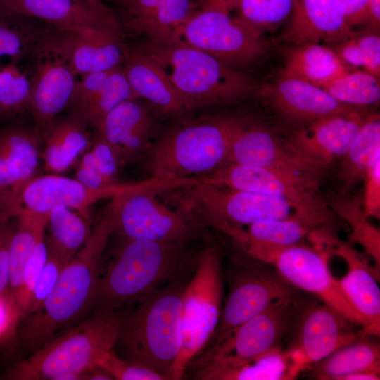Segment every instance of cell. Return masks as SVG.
Listing matches in <instances>:
<instances>
[{
	"label": "cell",
	"instance_id": "1",
	"mask_svg": "<svg viewBox=\"0 0 380 380\" xmlns=\"http://www.w3.org/2000/svg\"><path fill=\"white\" fill-rule=\"evenodd\" d=\"M115 201L77 253L64 266L51 293L40 308L21 322L17 329L18 343L34 352L57 333L88 316L98 280L101 258L114 232Z\"/></svg>",
	"mask_w": 380,
	"mask_h": 380
},
{
	"label": "cell",
	"instance_id": "2",
	"mask_svg": "<svg viewBox=\"0 0 380 380\" xmlns=\"http://www.w3.org/2000/svg\"><path fill=\"white\" fill-rule=\"evenodd\" d=\"M194 262L186 243L126 239L105 269H100L88 315L99 310L128 308L191 272Z\"/></svg>",
	"mask_w": 380,
	"mask_h": 380
},
{
	"label": "cell",
	"instance_id": "3",
	"mask_svg": "<svg viewBox=\"0 0 380 380\" xmlns=\"http://www.w3.org/2000/svg\"><path fill=\"white\" fill-rule=\"evenodd\" d=\"M189 272L163 284L122 317L113 350L172 380L182 343L181 309Z\"/></svg>",
	"mask_w": 380,
	"mask_h": 380
},
{
	"label": "cell",
	"instance_id": "4",
	"mask_svg": "<svg viewBox=\"0 0 380 380\" xmlns=\"http://www.w3.org/2000/svg\"><path fill=\"white\" fill-rule=\"evenodd\" d=\"M242 121L236 116H215L170 129L154 141L147 152L151 177L197 179L227 165Z\"/></svg>",
	"mask_w": 380,
	"mask_h": 380
},
{
	"label": "cell",
	"instance_id": "5",
	"mask_svg": "<svg viewBox=\"0 0 380 380\" xmlns=\"http://www.w3.org/2000/svg\"><path fill=\"white\" fill-rule=\"evenodd\" d=\"M139 49L164 70L190 111L236 102L256 93L258 87L252 77L182 42H146Z\"/></svg>",
	"mask_w": 380,
	"mask_h": 380
},
{
	"label": "cell",
	"instance_id": "6",
	"mask_svg": "<svg viewBox=\"0 0 380 380\" xmlns=\"http://www.w3.org/2000/svg\"><path fill=\"white\" fill-rule=\"evenodd\" d=\"M122 310H96L15 363L6 373L9 380H56L68 373L84 374L97 366L99 357L113 350Z\"/></svg>",
	"mask_w": 380,
	"mask_h": 380
},
{
	"label": "cell",
	"instance_id": "7",
	"mask_svg": "<svg viewBox=\"0 0 380 380\" xmlns=\"http://www.w3.org/2000/svg\"><path fill=\"white\" fill-rule=\"evenodd\" d=\"M224 281L220 248L208 241L195 255L194 270L183 292L182 343L172 380L184 379L189 363L210 341L224 302Z\"/></svg>",
	"mask_w": 380,
	"mask_h": 380
},
{
	"label": "cell",
	"instance_id": "8",
	"mask_svg": "<svg viewBox=\"0 0 380 380\" xmlns=\"http://www.w3.org/2000/svg\"><path fill=\"white\" fill-rule=\"evenodd\" d=\"M188 184L187 179L151 177L144 186L115 196L114 232L125 239L182 243L196 238L203 224L182 210L170 208L155 196Z\"/></svg>",
	"mask_w": 380,
	"mask_h": 380
},
{
	"label": "cell",
	"instance_id": "9",
	"mask_svg": "<svg viewBox=\"0 0 380 380\" xmlns=\"http://www.w3.org/2000/svg\"><path fill=\"white\" fill-rule=\"evenodd\" d=\"M233 240L248 257L272 266L292 286L314 294L348 320L362 327V334L367 329V321L348 301L321 252L300 243L281 246L242 237Z\"/></svg>",
	"mask_w": 380,
	"mask_h": 380
},
{
	"label": "cell",
	"instance_id": "10",
	"mask_svg": "<svg viewBox=\"0 0 380 380\" xmlns=\"http://www.w3.org/2000/svg\"><path fill=\"white\" fill-rule=\"evenodd\" d=\"M307 305L297 293L278 299L236 328L220 343L205 348L187 369L191 367L192 372L232 367L280 347L282 338Z\"/></svg>",
	"mask_w": 380,
	"mask_h": 380
},
{
	"label": "cell",
	"instance_id": "11",
	"mask_svg": "<svg viewBox=\"0 0 380 380\" xmlns=\"http://www.w3.org/2000/svg\"><path fill=\"white\" fill-rule=\"evenodd\" d=\"M183 188L186 196L181 210L220 232L262 220L298 218L291 203L280 197L200 182Z\"/></svg>",
	"mask_w": 380,
	"mask_h": 380
},
{
	"label": "cell",
	"instance_id": "12",
	"mask_svg": "<svg viewBox=\"0 0 380 380\" xmlns=\"http://www.w3.org/2000/svg\"><path fill=\"white\" fill-rule=\"evenodd\" d=\"M198 180L220 187L284 198L293 206L299 219L315 227L325 224L329 217L317 178L271 168L229 163Z\"/></svg>",
	"mask_w": 380,
	"mask_h": 380
},
{
	"label": "cell",
	"instance_id": "13",
	"mask_svg": "<svg viewBox=\"0 0 380 380\" xmlns=\"http://www.w3.org/2000/svg\"><path fill=\"white\" fill-rule=\"evenodd\" d=\"M251 260L227 270L228 293L216 330L205 348L220 343L236 328L274 301L296 293L297 289L272 266Z\"/></svg>",
	"mask_w": 380,
	"mask_h": 380
},
{
	"label": "cell",
	"instance_id": "14",
	"mask_svg": "<svg viewBox=\"0 0 380 380\" xmlns=\"http://www.w3.org/2000/svg\"><path fill=\"white\" fill-rule=\"evenodd\" d=\"M35 66L30 81V107L35 130L46 131L65 108L76 83L65 30H46L33 52Z\"/></svg>",
	"mask_w": 380,
	"mask_h": 380
},
{
	"label": "cell",
	"instance_id": "15",
	"mask_svg": "<svg viewBox=\"0 0 380 380\" xmlns=\"http://www.w3.org/2000/svg\"><path fill=\"white\" fill-rule=\"evenodd\" d=\"M179 42L197 48L225 64L247 65L263 59L270 46L229 13L198 9L184 23Z\"/></svg>",
	"mask_w": 380,
	"mask_h": 380
},
{
	"label": "cell",
	"instance_id": "16",
	"mask_svg": "<svg viewBox=\"0 0 380 380\" xmlns=\"http://www.w3.org/2000/svg\"><path fill=\"white\" fill-rule=\"evenodd\" d=\"M296 336L287 350L299 372L355 341V324L322 301L308 305L298 319Z\"/></svg>",
	"mask_w": 380,
	"mask_h": 380
},
{
	"label": "cell",
	"instance_id": "17",
	"mask_svg": "<svg viewBox=\"0 0 380 380\" xmlns=\"http://www.w3.org/2000/svg\"><path fill=\"white\" fill-rule=\"evenodd\" d=\"M148 179L91 189L76 179L47 175L28 181L20 191L19 200L25 208L39 214L48 215L55 208L67 207L89 222V208L94 203L142 186Z\"/></svg>",
	"mask_w": 380,
	"mask_h": 380
},
{
	"label": "cell",
	"instance_id": "18",
	"mask_svg": "<svg viewBox=\"0 0 380 380\" xmlns=\"http://www.w3.org/2000/svg\"><path fill=\"white\" fill-rule=\"evenodd\" d=\"M368 114L359 108L325 117L293 130L285 141L303 160L322 170L346 155Z\"/></svg>",
	"mask_w": 380,
	"mask_h": 380
},
{
	"label": "cell",
	"instance_id": "19",
	"mask_svg": "<svg viewBox=\"0 0 380 380\" xmlns=\"http://www.w3.org/2000/svg\"><path fill=\"white\" fill-rule=\"evenodd\" d=\"M256 93L286 120L303 125L362 108L343 104L322 87L282 72Z\"/></svg>",
	"mask_w": 380,
	"mask_h": 380
},
{
	"label": "cell",
	"instance_id": "20",
	"mask_svg": "<svg viewBox=\"0 0 380 380\" xmlns=\"http://www.w3.org/2000/svg\"><path fill=\"white\" fill-rule=\"evenodd\" d=\"M229 163L258 166L317 178L322 169L315 167L293 151L265 126L243 119L229 152Z\"/></svg>",
	"mask_w": 380,
	"mask_h": 380
},
{
	"label": "cell",
	"instance_id": "21",
	"mask_svg": "<svg viewBox=\"0 0 380 380\" xmlns=\"http://www.w3.org/2000/svg\"><path fill=\"white\" fill-rule=\"evenodd\" d=\"M125 26L150 44L179 42L182 27L197 11L193 0H113Z\"/></svg>",
	"mask_w": 380,
	"mask_h": 380
},
{
	"label": "cell",
	"instance_id": "22",
	"mask_svg": "<svg viewBox=\"0 0 380 380\" xmlns=\"http://www.w3.org/2000/svg\"><path fill=\"white\" fill-rule=\"evenodd\" d=\"M96 133L113 147L122 167L148 152L156 140V124L148 108L133 98L106 115Z\"/></svg>",
	"mask_w": 380,
	"mask_h": 380
},
{
	"label": "cell",
	"instance_id": "23",
	"mask_svg": "<svg viewBox=\"0 0 380 380\" xmlns=\"http://www.w3.org/2000/svg\"><path fill=\"white\" fill-rule=\"evenodd\" d=\"M353 33L338 0H295V9L282 39L291 45L334 44Z\"/></svg>",
	"mask_w": 380,
	"mask_h": 380
},
{
	"label": "cell",
	"instance_id": "24",
	"mask_svg": "<svg viewBox=\"0 0 380 380\" xmlns=\"http://www.w3.org/2000/svg\"><path fill=\"white\" fill-rule=\"evenodd\" d=\"M122 69L138 99H144L167 115L189 112L186 102L168 76L150 56L141 49L128 51Z\"/></svg>",
	"mask_w": 380,
	"mask_h": 380
},
{
	"label": "cell",
	"instance_id": "25",
	"mask_svg": "<svg viewBox=\"0 0 380 380\" xmlns=\"http://www.w3.org/2000/svg\"><path fill=\"white\" fill-rule=\"evenodd\" d=\"M65 31L70 65L76 75L120 67L128 53L121 31L96 27Z\"/></svg>",
	"mask_w": 380,
	"mask_h": 380
},
{
	"label": "cell",
	"instance_id": "26",
	"mask_svg": "<svg viewBox=\"0 0 380 380\" xmlns=\"http://www.w3.org/2000/svg\"><path fill=\"white\" fill-rule=\"evenodd\" d=\"M0 6L47 22L60 30L72 31L96 27L121 31L115 15L103 14L81 0H0Z\"/></svg>",
	"mask_w": 380,
	"mask_h": 380
},
{
	"label": "cell",
	"instance_id": "27",
	"mask_svg": "<svg viewBox=\"0 0 380 380\" xmlns=\"http://www.w3.org/2000/svg\"><path fill=\"white\" fill-rule=\"evenodd\" d=\"M333 252L342 258L348 266L346 275L338 280L340 287L353 307L369 324L362 334L379 336L380 290L376 282L379 274L365 257L348 244H341Z\"/></svg>",
	"mask_w": 380,
	"mask_h": 380
},
{
	"label": "cell",
	"instance_id": "28",
	"mask_svg": "<svg viewBox=\"0 0 380 380\" xmlns=\"http://www.w3.org/2000/svg\"><path fill=\"white\" fill-rule=\"evenodd\" d=\"M351 69L329 46L308 42L286 50L281 72L322 87Z\"/></svg>",
	"mask_w": 380,
	"mask_h": 380
},
{
	"label": "cell",
	"instance_id": "29",
	"mask_svg": "<svg viewBox=\"0 0 380 380\" xmlns=\"http://www.w3.org/2000/svg\"><path fill=\"white\" fill-rule=\"evenodd\" d=\"M86 124L73 114L55 120L42 136L46 169L59 173L68 169L90 144Z\"/></svg>",
	"mask_w": 380,
	"mask_h": 380
},
{
	"label": "cell",
	"instance_id": "30",
	"mask_svg": "<svg viewBox=\"0 0 380 380\" xmlns=\"http://www.w3.org/2000/svg\"><path fill=\"white\" fill-rule=\"evenodd\" d=\"M299 373L289 352L277 347L238 365L193 371L191 377L201 380H290Z\"/></svg>",
	"mask_w": 380,
	"mask_h": 380
},
{
	"label": "cell",
	"instance_id": "31",
	"mask_svg": "<svg viewBox=\"0 0 380 380\" xmlns=\"http://www.w3.org/2000/svg\"><path fill=\"white\" fill-rule=\"evenodd\" d=\"M371 336L361 334L355 341L312 365L313 376L318 379L340 380L346 375L357 372L380 374L379 344Z\"/></svg>",
	"mask_w": 380,
	"mask_h": 380
},
{
	"label": "cell",
	"instance_id": "32",
	"mask_svg": "<svg viewBox=\"0 0 380 380\" xmlns=\"http://www.w3.org/2000/svg\"><path fill=\"white\" fill-rule=\"evenodd\" d=\"M14 220L9 251L8 290L13 308L27 262L38 241L45 235L47 215L34 213L21 205Z\"/></svg>",
	"mask_w": 380,
	"mask_h": 380
},
{
	"label": "cell",
	"instance_id": "33",
	"mask_svg": "<svg viewBox=\"0 0 380 380\" xmlns=\"http://www.w3.org/2000/svg\"><path fill=\"white\" fill-rule=\"evenodd\" d=\"M46 239L48 252L69 262L89 238V222L76 211L64 206L52 209L47 215Z\"/></svg>",
	"mask_w": 380,
	"mask_h": 380
},
{
	"label": "cell",
	"instance_id": "34",
	"mask_svg": "<svg viewBox=\"0 0 380 380\" xmlns=\"http://www.w3.org/2000/svg\"><path fill=\"white\" fill-rule=\"evenodd\" d=\"M380 153V118L368 114L349 150L343 157L339 170L343 194L348 193L357 182L364 179L374 158Z\"/></svg>",
	"mask_w": 380,
	"mask_h": 380
},
{
	"label": "cell",
	"instance_id": "35",
	"mask_svg": "<svg viewBox=\"0 0 380 380\" xmlns=\"http://www.w3.org/2000/svg\"><path fill=\"white\" fill-rule=\"evenodd\" d=\"M137 98L125 75L122 67L111 70L107 80L84 101L71 109V114L87 126L96 129L112 110L122 102Z\"/></svg>",
	"mask_w": 380,
	"mask_h": 380
},
{
	"label": "cell",
	"instance_id": "36",
	"mask_svg": "<svg viewBox=\"0 0 380 380\" xmlns=\"http://www.w3.org/2000/svg\"><path fill=\"white\" fill-rule=\"evenodd\" d=\"M31 19L0 6V58L8 56L18 63L33 53L46 30H41Z\"/></svg>",
	"mask_w": 380,
	"mask_h": 380
},
{
	"label": "cell",
	"instance_id": "37",
	"mask_svg": "<svg viewBox=\"0 0 380 380\" xmlns=\"http://www.w3.org/2000/svg\"><path fill=\"white\" fill-rule=\"evenodd\" d=\"M315 227L296 218L272 219L255 222L245 228L222 231L232 239L242 237L257 242L291 246L300 243Z\"/></svg>",
	"mask_w": 380,
	"mask_h": 380
},
{
	"label": "cell",
	"instance_id": "38",
	"mask_svg": "<svg viewBox=\"0 0 380 380\" xmlns=\"http://www.w3.org/2000/svg\"><path fill=\"white\" fill-rule=\"evenodd\" d=\"M295 0H241L234 17L257 35L278 29L291 20Z\"/></svg>",
	"mask_w": 380,
	"mask_h": 380
},
{
	"label": "cell",
	"instance_id": "39",
	"mask_svg": "<svg viewBox=\"0 0 380 380\" xmlns=\"http://www.w3.org/2000/svg\"><path fill=\"white\" fill-rule=\"evenodd\" d=\"M339 102L355 107L376 103L380 100L379 77L351 69L322 87Z\"/></svg>",
	"mask_w": 380,
	"mask_h": 380
},
{
	"label": "cell",
	"instance_id": "40",
	"mask_svg": "<svg viewBox=\"0 0 380 380\" xmlns=\"http://www.w3.org/2000/svg\"><path fill=\"white\" fill-rule=\"evenodd\" d=\"M39 134L20 125L0 128V149L15 162L23 183L30 181L39 163Z\"/></svg>",
	"mask_w": 380,
	"mask_h": 380
},
{
	"label": "cell",
	"instance_id": "41",
	"mask_svg": "<svg viewBox=\"0 0 380 380\" xmlns=\"http://www.w3.org/2000/svg\"><path fill=\"white\" fill-rule=\"evenodd\" d=\"M334 208L337 213L349 224L351 228L350 240L360 244L373 259L376 268L377 266L379 267V230L369 222L364 212L362 201L341 196L335 199Z\"/></svg>",
	"mask_w": 380,
	"mask_h": 380
},
{
	"label": "cell",
	"instance_id": "42",
	"mask_svg": "<svg viewBox=\"0 0 380 380\" xmlns=\"http://www.w3.org/2000/svg\"><path fill=\"white\" fill-rule=\"evenodd\" d=\"M30 81L18 63L0 65V119L13 118L30 107Z\"/></svg>",
	"mask_w": 380,
	"mask_h": 380
},
{
	"label": "cell",
	"instance_id": "43",
	"mask_svg": "<svg viewBox=\"0 0 380 380\" xmlns=\"http://www.w3.org/2000/svg\"><path fill=\"white\" fill-rule=\"evenodd\" d=\"M47 257L48 249L44 235L38 241L27 262L13 301L15 328L30 313L36 282Z\"/></svg>",
	"mask_w": 380,
	"mask_h": 380
},
{
	"label": "cell",
	"instance_id": "44",
	"mask_svg": "<svg viewBox=\"0 0 380 380\" xmlns=\"http://www.w3.org/2000/svg\"><path fill=\"white\" fill-rule=\"evenodd\" d=\"M19 206L11 194L0 195V296L8 298L10 243Z\"/></svg>",
	"mask_w": 380,
	"mask_h": 380
},
{
	"label": "cell",
	"instance_id": "45",
	"mask_svg": "<svg viewBox=\"0 0 380 380\" xmlns=\"http://www.w3.org/2000/svg\"><path fill=\"white\" fill-rule=\"evenodd\" d=\"M81 160L92 166L108 185L118 184V176L121 167L119 158L110 144L98 133Z\"/></svg>",
	"mask_w": 380,
	"mask_h": 380
},
{
	"label": "cell",
	"instance_id": "46",
	"mask_svg": "<svg viewBox=\"0 0 380 380\" xmlns=\"http://www.w3.org/2000/svg\"><path fill=\"white\" fill-rule=\"evenodd\" d=\"M97 366L115 380H166L163 376L146 367L120 358L113 350L103 353L97 361Z\"/></svg>",
	"mask_w": 380,
	"mask_h": 380
},
{
	"label": "cell",
	"instance_id": "47",
	"mask_svg": "<svg viewBox=\"0 0 380 380\" xmlns=\"http://www.w3.org/2000/svg\"><path fill=\"white\" fill-rule=\"evenodd\" d=\"M68 262L56 255L48 252L47 260L36 282L28 315L34 312L42 305L54 287L61 272Z\"/></svg>",
	"mask_w": 380,
	"mask_h": 380
},
{
	"label": "cell",
	"instance_id": "48",
	"mask_svg": "<svg viewBox=\"0 0 380 380\" xmlns=\"http://www.w3.org/2000/svg\"><path fill=\"white\" fill-rule=\"evenodd\" d=\"M365 195L362 201L364 212L367 217H379L380 210V153L369 167L365 177Z\"/></svg>",
	"mask_w": 380,
	"mask_h": 380
},
{
	"label": "cell",
	"instance_id": "49",
	"mask_svg": "<svg viewBox=\"0 0 380 380\" xmlns=\"http://www.w3.org/2000/svg\"><path fill=\"white\" fill-rule=\"evenodd\" d=\"M353 37L366 62L365 71L380 76V37L374 32H353Z\"/></svg>",
	"mask_w": 380,
	"mask_h": 380
},
{
	"label": "cell",
	"instance_id": "50",
	"mask_svg": "<svg viewBox=\"0 0 380 380\" xmlns=\"http://www.w3.org/2000/svg\"><path fill=\"white\" fill-rule=\"evenodd\" d=\"M329 47L346 65L354 69L366 70L365 58L353 34L346 39L331 44Z\"/></svg>",
	"mask_w": 380,
	"mask_h": 380
},
{
	"label": "cell",
	"instance_id": "51",
	"mask_svg": "<svg viewBox=\"0 0 380 380\" xmlns=\"http://www.w3.org/2000/svg\"><path fill=\"white\" fill-rule=\"evenodd\" d=\"M347 24L353 26L367 24L369 0H338Z\"/></svg>",
	"mask_w": 380,
	"mask_h": 380
},
{
	"label": "cell",
	"instance_id": "52",
	"mask_svg": "<svg viewBox=\"0 0 380 380\" xmlns=\"http://www.w3.org/2000/svg\"><path fill=\"white\" fill-rule=\"evenodd\" d=\"M15 328L14 312L8 298L0 296V336Z\"/></svg>",
	"mask_w": 380,
	"mask_h": 380
},
{
	"label": "cell",
	"instance_id": "53",
	"mask_svg": "<svg viewBox=\"0 0 380 380\" xmlns=\"http://www.w3.org/2000/svg\"><path fill=\"white\" fill-rule=\"evenodd\" d=\"M241 0H198V6L203 10H215L227 13L234 11Z\"/></svg>",
	"mask_w": 380,
	"mask_h": 380
},
{
	"label": "cell",
	"instance_id": "54",
	"mask_svg": "<svg viewBox=\"0 0 380 380\" xmlns=\"http://www.w3.org/2000/svg\"><path fill=\"white\" fill-rule=\"evenodd\" d=\"M371 30H379L380 27V0H369L367 22Z\"/></svg>",
	"mask_w": 380,
	"mask_h": 380
},
{
	"label": "cell",
	"instance_id": "55",
	"mask_svg": "<svg viewBox=\"0 0 380 380\" xmlns=\"http://www.w3.org/2000/svg\"><path fill=\"white\" fill-rule=\"evenodd\" d=\"M84 379L113 380V377L103 368L96 366L84 374Z\"/></svg>",
	"mask_w": 380,
	"mask_h": 380
},
{
	"label": "cell",
	"instance_id": "56",
	"mask_svg": "<svg viewBox=\"0 0 380 380\" xmlns=\"http://www.w3.org/2000/svg\"><path fill=\"white\" fill-rule=\"evenodd\" d=\"M92 8L108 15H115L113 10L103 0H81ZM116 16V15H115Z\"/></svg>",
	"mask_w": 380,
	"mask_h": 380
},
{
	"label": "cell",
	"instance_id": "57",
	"mask_svg": "<svg viewBox=\"0 0 380 380\" xmlns=\"http://www.w3.org/2000/svg\"><path fill=\"white\" fill-rule=\"evenodd\" d=\"M379 374L374 372H357L346 375L340 380H379Z\"/></svg>",
	"mask_w": 380,
	"mask_h": 380
}]
</instances>
